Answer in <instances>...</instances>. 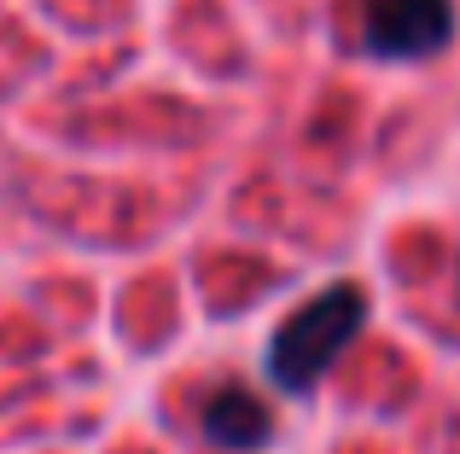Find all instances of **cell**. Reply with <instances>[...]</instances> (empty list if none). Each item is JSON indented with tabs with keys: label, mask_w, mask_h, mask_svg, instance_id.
<instances>
[{
	"label": "cell",
	"mask_w": 460,
	"mask_h": 454,
	"mask_svg": "<svg viewBox=\"0 0 460 454\" xmlns=\"http://www.w3.org/2000/svg\"><path fill=\"white\" fill-rule=\"evenodd\" d=\"M361 327H367V292H361L356 280L321 285L309 303H297L292 315L274 327L269 350H262L269 385L286 390V397H309V390L332 373L338 355L361 338Z\"/></svg>",
	"instance_id": "6da1fadb"
},
{
	"label": "cell",
	"mask_w": 460,
	"mask_h": 454,
	"mask_svg": "<svg viewBox=\"0 0 460 454\" xmlns=\"http://www.w3.org/2000/svg\"><path fill=\"white\" fill-rule=\"evenodd\" d=\"M455 41V0H361V53L385 65L438 58Z\"/></svg>",
	"instance_id": "7a4b0ae2"
},
{
	"label": "cell",
	"mask_w": 460,
	"mask_h": 454,
	"mask_svg": "<svg viewBox=\"0 0 460 454\" xmlns=\"http://www.w3.org/2000/svg\"><path fill=\"white\" fill-rule=\"evenodd\" d=\"M199 432H204V443H216L227 454H257L274 443V414L251 385L227 379V385H216L199 402Z\"/></svg>",
	"instance_id": "3957f363"
}]
</instances>
